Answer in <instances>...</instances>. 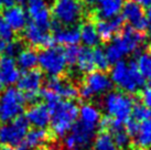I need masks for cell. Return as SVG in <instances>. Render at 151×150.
<instances>
[{
  "instance_id": "cell-1",
  "label": "cell",
  "mask_w": 151,
  "mask_h": 150,
  "mask_svg": "<svg viewBox=\"0 0 151 150\" xmlns=\"http://www.w3.org/2000/svg\"><path fill=\"white\" fill-rule=\"evenodd\" d=\"M146 38L142 32H139L131 27H125L122 32L117 37H114L106 46L105 53L109 63L115 64L127 55L137 52L142 46Z\"/></svg>"
},
{
  "instance_id": "cell-2",
  "label": "cell",
  "mask_w": 151,
  "mask_h": 150,
  "mask_svg": "<svg viewBox=\"0 0 151 150\" xmlns=\"http://www.w3.org/2000/svg\"><path fill=\"white\" fill-rule=\"evenodd\" d=\"M109 77L120 92L126 94H134L145 87L146 79L140 74L137 64L134 61H119L114 64Z\"/></svg>"
},
{
  "instance_id": "cell-3",
  "label": "cell",
  "mask_w": 151,
  "mask_h": 150,
  "mask_svg": "<svg viewBox=\"0 0 151 150\" xmlns=\"http://www.w3.org/2000/svg\"><path fill=\"white\" fill-rule=\"evenodd\" d=\"M78 109L73 100H60L58 104L51 107V128L55 136L65 137L75 125L78 118Z\"/></svg>"
},
{
  "instance_id": "cell-4",
  "label": "cell",
  "mask_w": 151,
  "mask_h": 150,
  "mask_svg": "<svg viewBox=\"0 0 151 150\" xmlns=\"http://www.w3.org/2000/svg\"><path fill=\"white\" fill-rule=\"evenodd\" d=\"M101 105L108 117L122 124H126L130 119L134 100L126 93L120 91H110L104 96Z\"/></svg>"
},
{
  "instance_id": "cell-5",
  "label": "cell",
  "mask_w": 151,
  "mask_h": 150,
  "mask_svg": "<svg viewBox=\"0 0 151 150\" xmlns=\"http://www.w3.org/2000/svg\"><path fill=\"white\" fill-rule=\"evenodd\" d=\"M84 14V6L81 0H55L52 6L54 22L62 27L75 25Z\"/></svg>"
},
{
  "instance_id": "cell-6",
  "label": "cell",
  "mask_w": 151,
  "mask_h": 150,
  "mask_svg": "<svg viewBox=\"0 0 151 150\" xmlns=\"http://www.w3.org/2000/svg\"><path fill=\"white\" fill-rule=\"evenodd\" d=\"M24 104L23 94L16 87H8L0 96V120L9 123L20 117Z\"/></svg>"
},
{
  "instance_id": "cell-7",
  "label": "cell",
  "mask_w": 151,
  "mask_h": 150,
  "mask_svg": "<svg viewBox=\"0 0 151 150\" xmlns=\"http://www.w3.org/2000/svg\"><path fill=\"white\" fill-rule=\"evenodd\" d=\"M38 64L40 69L50 77H59L66 69V60L64 50L60 46H51L42 50L38 54Z\"/></svg>"
},
{
  "instance_id": "cell-8",
  "label": "cell",
  "mask_w": 151,
  "mask_h": 150,
  "mask_svg": "<svg viewBox=\"0 0 151 150\" xmlns=\"http://www.w3.org/2000/svg\"><path fill=\"white\" fill-rule=\"evenodd\" d=\"M96 137V128L84 123L76 121L70 133L64 137L63 145L66 150H85Z\"/></svg>"
},
{
  "instance_id": "cell-9",
  "label": "cell",
  "mask_w": 151,
  "mask_h": 150,
  "mask_svg": "<svg viewBox=\"0 0 151 150\" xmlns=\"http://www.w3.org/2000/svg\"><path fill=\"white\" fill-rule=\"evenodd\" d=\"M111 87L113 83L108 74L101 71H94L86 75L84 84L78 91V95L83 100H91L95 95H106L111 91Z\"/></svg>"
},
{
  "instance_id": "cell-10",
  "label": "cell",
  "mask_w": 151,
  "mask_h": 150,
  "mask_svg": "<svg viewBox=\"0 0 151 150\" xmlns=\"http://www.w3.org/2000/svg\"><path fill=\"white\" fill-rule=\"evenodd\" d=\"M29 131L27 118L20 116L0 126V144L8 147H19Z\"/></svg>"
},
{
  "instance_id": "cell-11",
  "label": "cell",
  "mask_w": 151,
  "mask_h": 150,
  "mask_svg": "<svg viewBox=\"0 0 151 150\" xmlns=\"http://www.w3.org/2000/svg\"><path fill=\"white\" fill-rule=\"evenodd\" d=\"M18 89L23 94L25 102L33 105L40 96V89L43 84V74L38 69L25 71L18 81Z\"/></svg>"
},
{
  "instance_id": "cell-12",
  "label": "cell",
  "mask_w": 151,
  "mask_h": 150,
  "mask_svg": "<svg viewBox=\"0 0 151 150\" xmlns=\"http://www.w3.org/2000/svg\"><path fill=\"white\" fill-rule=\"evenodd\" d=\"M122 18L124 21L129 23L132 29L142 32L147 30V20L143 8L132 1H127L122 9Z\"/></svg>"
},
{
  "instance_id": "cell-13",
  "label": "cell",
  "mask_w": 151,
  "mask_h": 150,
  "mask_svg": "<svg viewBox=\"0 0 151 150\" xmlns=\"http://www.w3.org/2000/svg\"><path fill=\"white\" fill-rule=\"evenodd\" d=\"M23 35L27 42L32 46H40V48H51L54 46V38L52 37L49 31L43 30L32 21L27 25L23 30Z\"/></svg>"
},
{
  "instance_id": "cell-14",
  "label": "cell",
  "mask_w": 151,
  "mask_h": 150,
  "mask_svg": "<svg viewBox=\"0 0 151 150\" xmlns=\"http://www.w3.org/2000/svg\"><path fill=\"white\" fill-rule=\"evenodd\" d=\"M25 118L34 128L44 129L51 123V110L44 103H35L27 110Z\"/></svg>"
},
{
  "instance_id": "cell-15",
  "label": "cell",
  "mask_w": 151,
  "mask_h": 150,
  "mask_svg": "<svg viewBox=\"0 0 151 150\" xmlns=\"http://www.w3.org/2000/svg\"><path fill=\"white\" fill-rule=\"evenodd\" d=\"M46 88L65 100H73L78 96V89L74 84L60 77H50L46 82Z\"/></svg>"
},
{
  "instance_id": "cell-16",
  "label": "cell",
  "mask_w": 151,
  "mask_h": 150,
  "mask_svg": "<svg viewBox=\"0 0 151 150\" xmlns=\"http://www.w3.org/2000/svg\"><path fill=\"white\" fill-rule=\"evenodd\" d=\"M2 18L12 29V31H22L28 25V13L21 6H11L6 8Z\"/></svg>"
},
{
  "instance_id": "cell-17",
  "label": "cell",
  "mask_w": 151,
  "mask_h": 150,
  "mask_svg": "<svg viewBox=\"0 0 151 150\" xmlns=\"http://www.w3.org/2000/svg\"><path fill=\"white\" fill-rule=\"evenodd\" d=\"M51 135L45 129H34L28 131L25 136L24 140L19 146L18 150H37L41 147L45 146L47 142L50 141Z\"/></svg>"
},
{
  "instance_id": "cell-18",
  "label": "cell",
  "mask_w": 151,
  "mask_h": 150,
  "mask_svg": "<svg viewBox=\"0 0 151 150\" xmlns=\"http://www.w3.org/2000/svg\"><path fill=\"white\" fill-rule=\"evenodd\" d=\"M0 75L4 85H13L20 79V70L17 66L16 60L8 55L0 56Z\"/></svg>"
},
{
  "instance_id": "cell-19",
  "label": "cell",
  "mask_w": 151,
  "mask_h": 150,
  "mask_svg": "<svg viewBox=\"0 0 151 150\" xmlns=\"http://www.w3.org/2000/svg\"><path fill=\"white\" fill-rule=\"evenodd\" d=\"M54 41L63 44V45H76L81 41V33L80 28L75 25L71 27H62L56 25L54 22Z\"/></svg>"
},
{
  "instance_id": "cell-20",
  "label": "cell",
  "mask_w": 151,
  "mask_h": 150,
  "mask_svg": "<svg viewBox=\"0 0 151 150\" xmlns=\"http://www.w3.org/2000/svg\"><path fill=\"white\" fill-rule=\"evenodd\" d=\"M124 0H97L96 14L101 20H110L118 17L124 7Z\"/></svg>"
},
{
  "instance_id": "cell-21",
  "label": "cell",
  "mask_w": 151,
  "mask_h": 150,
  "mask_svg": "<svg viewBox=\"0 0 151 150\" xmlns=\"http://www.w3.org/2000/svg\"><path fill=\"white\" fill-rule=\"evenodd\" d=\"M124 25V20L122 17H115L110 20H99L95 25L96 31L99 39L104 41L113 40L115 33H117Z\"/></svg>"
},
{
  "instance_id": "cell-22",
  "label": "cell",
  "mask_w": 151,
  "mask_h": 150,
  "mask_svg": "<svg viewBox=\"0 0 151 150\" xmlns=\"http://www.w3.org/2000/svg\"><path fill=\"white\" fill-rule=\"evenodd\" d=\"M78 117L81 123H84L88 126L96 127L97 124H99L101 119V110L93 104L82 105L78 109Z\"/></svg>"
},
{
  "instance_id": "cell-23",
  "label": "cell",
  "mask_w": 151,
  "mask_h": 150,
  "mask_svg": "<svg viewBox=\"0 0 151 150\" xmlns=\"http://www.w3.org/2000/svg\"><path fill=\"white\" fill-rule=\"evenodd\" d=\"M17 66L23 71H30L38 65V53L30 48H23V50L17 55Z\"/></svg>"
},
{
  "instance_id": "cell-24",
  "label": "cell",
  "mask_w": 151,
  "mask_h": 150,
  "mask_svg": "<svg viewBox=\"0 0 151 150\" xmlns=\"http://www.w3.org/2000/svg\"><path fill=\"white\" fill-rule=\"evenodd\" d=\"M134 142L138 148L150 149L151 148V119L139 123L138 129L134 136Z\"/></svg>"
},
{
  "instance_id": "cell-25",
  "label": "cell",
  "mask_w": 151,
  "mask_h": 150,
  "mask_svg": "<svg viewBox=\"0 0 151 150\" xmlns=\"http://www.w3.org/2000/svg\"><path fill=\"white\" fill-rule=\"evenodd\" d=\"M76 65L78 71L82 73H86L89 74L94 72L95 69V62H94V54H93V50L89 48H81L80 52H78V56H77V61H76Z\"/></svg>"
},
{
  "instance_id": "cell-26",
  "label": "cell",
  "mask_w": 151,
  "mask_h": 150,
  "mask_svg": "<svg viewBox=\"0 0 151 150\" xmlns=\"http://www.w3.org/2000/svg\"><path fill=\"white\" fill-rule=\"evenodd\" d=\"M81 42L85 45V48H92L99 43V37L96 31L95 25L92 22H86L80 28Z\"/></svg>"
},
{
  "instance_id": "cell-27",
  "label": "cell",
  "mask_w": 151,
  "mask_h": 150,
  "mask_svg": "<svg viewBox=\"0 0 151 150\" xmlns=\"http://www.w3.org/2000/svg\"><path fill=\"white\" fill-rule=\"evenodd\" d=\"M93 147L95 150H116L118 149L117 147L115 146L114 139L111 137V135L106 131H101L98 135H96V137L93 141Z\"/></svg>"
},
{
  "instance_id": "cell-28",
  "label": "cell",
  "mask_w": 151,
  "mask_h": 150,
  "mask_svg": "<svg viewBox=\"0 0 151 150\" xmlns=\"http://www.w3.org/2000/svg\"><path fill=\"white\" fill-rule=\"evenodd\" d=\"M136 64L143 79L151 81V52H143L139 54Z\"/></svg>"
},
{
  "instance_id": "cell-29",
  "label": "cell",
  "mask_w": 151,
  "mask_h": 150,
  "mask_svg": "<svg viewBox=\"0 0 151 150\" xmlns=\"http://www.w3.org/2000/svg\"><path fill=\"white\" fill-rule=\"evenodd\" d=\"M111 137L114 139V142H115V146L117 147L118 149H126L128 148L131 142V137L129 136V133H127L126 129L122 127L119 129L115 130L113 133H110Z\"/></svg>"
},
{
  "instance_id": "cell-30",
  "label": "cell",
  "mask_w": 151,
  "mask_h": 150,
  "mask_svg": "<svg viewBox=\"0 0 151 150\" xmlns=\"http://www.w3.org/2000/svg\"><path fill=\"white\" fill-rule=\"evenodd\" d=\"M150 115L151 109L146 107L141 103L134 105V108H132V112H131V116H132V119L134 121L142 123L145 120H148V119H150Z\"/></svg>"
},
{
  "instance_id": "cell-31",
  "label": "cell",
  "mask_w": 151,
  "mask_h": 150,
  "mask_svg": "<svg viewBox=\"0 0 151 150\" xmlns=\"http://www.w3.org/2000/svg\"><path fill=\"white\" fill-rule=\"evenodd\" d=\"M93 54H94L95 67L98 69V71L105 72L110 65L108 58H107V55L105 53V50H103L101 48H97L93 51Z\"/></svg>"
},
{
  "instance_id": "cell-32",
  "label": "cell",
  "mask_w": 151,
  "mask_h": 150,
  "mask_svg": "<svg viewBox=\"0 0 151 150\" xmlns=\"http://www.w3.org/2000/svg\"><path fill=\"white\" fill-rule=\"evenodd\" d=\"M28 13L31 18L39 13L47 10V1L46 0H28L27 1Z\"/></svg>"
},
{
  "instance_id": "cell-33",
  "label": "cell",
  "mask_w": 151,
  "mask_h": 150,
  "mask_svg": "<svg viewBox=\"0 0 151 150\" xmlns=\"http://www.w3.org/2000/svg\"><path fill=\"white\" fill-rule=\"evenodd\" d=\"M40 95H41V97L43 98V100H44V104L49 107V108H51V107H53L55 104H58L60 100V97L55 93H53L52 91H50V89H47V88H44L43 91H41L40 92Z\"/></svg>"
},
{
  "instance_id": "cell-34",
  "label": "cell",
  "mask_w": 151,
  "mask_h": 150,
  "mask_svg": "<svg viewBox=\"0 0 151 150\" xmlns=\"http://www.w3.org/2000/svg\"><path fill=\"white\" fill-rule=\"evenodd\" d=\"M22 50H23V44L21 43V41H18V40L10 41L8 44H6V48H4L6 55L11 56V58L17 56Z\"/></svg>"
},
{
  "instance_id": "cell-35",
  "label": "cell",
  "mask_w": 151,
  "mask_h": 150,
  "mask_svg": "<svg viewBox=\"0 0 151 150\" xmlns=\"http://www.w3.org/2000/svg\"><path fill=\"white\" fill-rule=\"evenodd\" d=\"M0 38L6 41H12L13 40V31L8 25V23L4 21L2 16H0Z\"/></svg>"
},
{
  "instance_id": "cell-36",
  "label": "cell",
  "mask_w": 151,
  "mask_h": 150,
  "mask_svg": "<svg viewBox=\"0 0 151 150\" xmlns=\"http://www.w3.org/2000/svg\"><path fill=\"white\" fill-rule=\"evenodd\" d=\"M78 52H80V48H77L76 45H70L66 46V49H64V56H65L67 64L70 65L76 64Z\"/></svg>"
},
{
  "instance_id": "cell-37",
  "label": "cell",
  "mask_w": 151,
  "mask_h": 150,
  "mask_svg": "<svg viewBox=\"0 0 151 150\" xmlns=\"http://www.w3.org/2000/svg\"><path fill=\"white\" fill-rule=\"evenodd\" d=\"M140 100H141V104L151 109V85L145 86L141 89V92H140Z\"/></svg>"
},
{
  "instance_id": "cell-38",
  "label": "cell",
  "mask_w": 151,
  "mask_h": 150,
  "mask_svg": "<svg viewBox=\"0 0 151 150\" xmlns=\"http://www.w3.org/2000/svg\"><path fill=\"white\" fill-rule=\"evenodd\" d=\"M130 1L137 4L141 8H149V7H151V0H130Z\"/></svg>"
},
{
  "instance_id": "cell-39",
  "label": "cell",
  "mask_w": 151,
  "mask_h": 150,
  "mask_svg": "<svg viewBox=\"0 0 151 150\" xmlns=\"http://www.w3.org/2000/svg\"><path fill=\"white\" fill-rule=\"evenodd\" d=\"M146 20H147V30L149 32V35L151 37V7H149L146 14Z\"/></svg>"
},
{
  "instance_id": "cell-40",
  "label": "cell",
  "mask_w": 151,
  "mask_h": 150,
  "mask_svg": "<svg viewBox=\"0 0 151 150\" xmlns=\"http://www.w3.org/2000/svg\"><path fill=\"white\" fill-rule=\"evenodd\" d=\"M14 4V0H0V10L4 8V7H11Z\"/></svg>"
},
{
  "instance_id": "cell-41",
  "label": "cell",
  "mask_w": 151,
  "mask_h": 150,
  "mask_svg": "<svg viewBox=\"0 0 151 150\" xmlns=\"http://www.w3.org/2000/svg\"><path fill=\"white\" fill-rule=\"evenodd\" d=\"M4 48H6V42L0 38V53H1V52H4Z\"/></svg>"
},
{
  "instance_id": "cell-42",
  "label": "cell",
  "mask_w": 151,
  "mask_h": 150,
  "mask_svg": "<svg viewBox=\"0 0 151 150\" xmlns=\"http://www.w3.org/2000/svg\"><path fill=\"white\" fill-rule=\"evenodd\" d=\"M85 2H86L88 6H94V4H96L97 0H85Z\"/></svg>"
},
{
  "instance_id": "cell-43",
  "label": "cell",
  "mask_w": 151,
  "mask_h": 150,
  "mask_svg": "<svg viewBox=\"0 0 151 150\" xmlns=\"http://www.w3.org/2000/svg\"><path fill=\"white\" fill-rule=\"evenodd\" d=\"M0 150H17V149H14V148H12V147H8V146H4L2 147Z\"/></svg>"
},
{
  "instance_id": "cell-44",
  "label": "cell",
  "mask_w": 151,
  "mask_h": 150,
  "mask_svg": "<svg viewBox=\"0 0 151 150\" xmlns=\"http://www.w3.org/2000/svg\"><path fill=\"white\" fill-rule=\"evenodd\" d=\"M2 86H4V82H2L1 75H0V92H1V89H2Z\"/></svg>"
},
{
  "instance_id": "cell-45",
  "label": "cell",
  "mask_w": 151,
  "mask_h": 150,
  "mask_svg": "<svg viewBox=\"0 0 151 150\" xmlns=\"http://www.w3.org/2000/svg\"><path fill=\"white\" fill-rule=\"evenodd\" d=\"M14 1H18V2H20V4H23V2H27L28 0H14Z\"/></svg>"
},
{
  "instance_id": "cell-46",
  "label": "cell",
  "mask_w": 151,
  "mask_h": 150,
  "mask_svg": "<svg viewBox=\"0 0 151 150\" xmlns=\"http://www.w3.org/2000/svg\"><path fill=\"white\" fill-rule=\"evenodd\" d=\"M134 150H150V149H143V148H136Z\"/></svg>"
},
{
  "instance_id": "cell-47",
  "label": "cell",
  "mask_w": 151,
  "mask_h": 150,
  "mask_svg": "<svg viewBox=\"0 0 151 150\" xmlns=\"http://www.w3.org/2000/svg\"><path fill=\"white\" fill-rule=\"evenodd\" d=\"M50 150H59V149H55V148H53V149H50Z\"/></svg>"
},
{
  "instance_id": "cell-48",
  "label": "cell",
  "mask_w": 151,
  "mask_h": 150,
  "mask_svg": "<svg viewBox=\"0 0 151 150\" xmlns=\"http://www.w3.org/2000/svg\"><path fill=\"white\" fill-rule=\"evenodd\" d=\"M150 119H151V115H150Z\"/></svg>"
},
{
  "instance_id": "cell-49",
  "label": "cell",
  "mask_w": 151,
  "mask_h": 150,
  "mask_svg": "<svg viewBox=\"0 0 151 150\" xmlns=\"http://www.w3.org/2000/svg\"><path fill=\"white\" fill-rule=\"evenodd\" d=\"M116 150H120V149H116Z\"/></svg>"
}]
</instances>
